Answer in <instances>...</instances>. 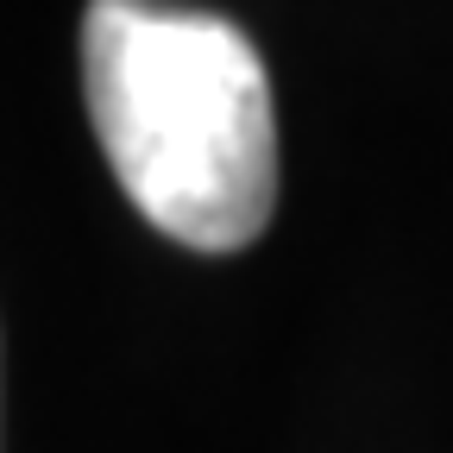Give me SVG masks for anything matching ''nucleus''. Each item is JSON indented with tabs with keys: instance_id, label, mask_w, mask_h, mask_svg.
<instances>
[{
	"instance_id": "nucleus-1",
	"label": "nucleus",
	"mask_w": 453,
	"mask_h": 453,
	"mask_svg": "<svg viewBox=\"0 0 453 453\" xmlns=\"http://www.w3.org/2000/svg\"><path fill=\"white\" fill-rule=\"evenodd\" d=\"M82 88L127 202L189 252L252 246L277 208V107L258 44L220 13L88 0Z\"/></svg>"
}]
</instances>
